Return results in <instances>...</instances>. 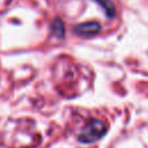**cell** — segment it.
Returning a JSON list of instances; mask_svg holds the SVG:
<instances>
[{"label": "cell", "mask_w": 148, "mask_h": 148, "mask_svg": "<svg viewBox=\"0 0 148 148\" xmlns=\"http://www.w3.org/2000/svg\"><path fill=\"white\" fill-rule=\"evenodd\" d=\"M105 132L104 125L98 121V120H91L81 132V134L79 135V140L81 142H92L95 140H97L98 138H101Z\"/></svg>", "instance_id": "obj_1"}, {"label": "cell", "mask_w": 148, "mask_h": 148, "mask_svg": "<svg viewBox=\"0 0 148 148\" xmlns=\"http://www.w3.org/2000/svg\"><path fill=\"white\" fill-rule=\"evenodd\" d=\"M75 31L79 35H83V36H91L95 35L99 31V24L96 22H89V23H83V24H79L75 27Z\"/></svg>", "instance_id": "obj_2"}]
</instances>
